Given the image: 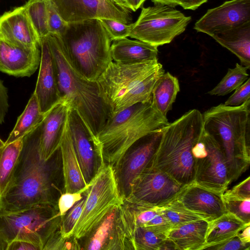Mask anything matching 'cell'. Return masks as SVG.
Instances as JSON below:
<instances>
[{
    "mask_svg": "<svg viewBox=\"0 0 250 250\" xmlns=\"http://www.w3.org/2000/svg\"><path fill=\"white\" fill-rule=\"evenodd\" d=\"M40 124L23 137L22 148L10 180L0 195V214L41 205L58 208L62 193L59 184L62 170L60 149L47 160L41 158Z\"/></svg>",
    "mask_w": 250,
    "mask_h": 250,
    "instance_id": "1",
    "label": "cell"
},
{
    "mask_svg": "<svg viewBox=\"0 0 250 250\" xmlns=\"http://www.w3.org/2000/svg\"><path fill=\"white\" fill-rule=\"evenodd\" d=\"M169 124L151 102L136 104L110 115L94 142L100 163L115 168L136 141Z\"/></svg>",
    "mask_w": 250,
    "mask_h": 250,
    "instance_id": "2",
    "label": "cell"
},
{
    "mask_svg": "<svg viewBox=\"0 0 250 250\" xmlns=\"http://www.w3.org/2000/svg\"><path fill=\"white\" fill-rule=\"evenodd\" d=\"M62 101L77 111L96 138L110 112L100 94L96 81H89L71 65L57 35L46 36Z\"/></svg>",
    "mask_w": 250,
    "mask_h": 250,
    "instance_id": "3",
    "label": "cell"
},
{
    "mask_svg": "<svg viewBox=\"0 0 250 250\" xmlns=\"http://www.w3.org/2000/svg\"><path fill=\"white\" fill-rule=\"evenodd\" d=\"M203 128L217 141L224 152L230 184L250 164V99L240 105L220 104L203 114Z\"/></svg>",
    "mask_w": 250,
    "mask_h": 250,
    "instance_id": "4",
    "label": "cell"
},
{
    "mask_svg": "<svg viewBox=\"0 0 250 250\" xmlns=\"http://www.w3.org/2000/svg\"><path fill=\"white\" fill-rule=\"evenodd\" d=\"M164 73L158 60L135 63L112 62L96 82L111 115L136 104L151 102L153 87Z\"/></svg>",
    "mask_w": 250,
    "mask_h": 250,
    "instance_id": "5",
    "label": "cell"
},
{
    "mask_svg": "<svg viewBox=\"0 0 250 250\" xmlns=\"http://www.w3.org/2000/svg\"><path fill=\"white\" fill-rule=\"evenodd\" d=\"M203 130L200 111L194 109L186 112L163 128L158 146L148 165L165 172L184 186L193 182L192 148Z\"/></svg>",
    "mask_w": 250,
    "mask_h": 250,
    "instance_id": "6",
    "label": "cell"
},
{
    "mask_svg": "<svg viewBox=\"0 0 250 250\" xmlns=\"http://www.w3.org/2000/svg\"><path fill=\"white\" fill-rule=\"evenodd\" d=\"M57 36L71 65L89 81H96L113 61L111 40L97 19L68 23Z\"/></svg>",
    "mask_w": 250,
    "mask_h": 250,
    "instance_id": "7",
    "label": "cell"
},
{
    "mask_svg": "<svg viewBox=\"0 0 250 250\" xmlns=\"http://www.w3.org/2000/svg\"><path fill=\"white\" fill-rule=\"evenodd\" d=\"M61 219L58 208L49 205L0 214V250H7L15 240L31 243L43 250L48 240L60 228Z\"/></svg>",
    "mask_w": 250,
    "mask_h": 250,
    "instance_id": "8",
    "label": "cell"
},
{
    "mask_svg": "<svg viewBox=\"0 0 250 250\" xmlns=\"http://www.w3.org/2000/svg\"><path fill=\"white\" fill-rule=\"evenodd\" d=\"M82 214L71 235L82 240L88 235L114 208L124 203L114 168L109 165H100L90 186Z\"/></svg>",
    "mask_w": 250,
    "mask_h": 250,
    "instance_id": "9",
    "label": "cell"
},
{
    "mask_svg": "<svg viewBox=\"0 0 250 250\" xmlns=\"http://www.w3.org/2000/svg\"><path fill=\"white\" fill-rule=\"evenodd\" d=\"M191 20V17L167 5L142 7L128 37L158 47L183 33Z\"/></svg>",
    "mask_w": 250,
    "mask_h": 250,
    "instance_id": "10",
    "label": "cell"
},
{
    "mask_svg": "<svg viewBox=\"0 0 250 250\" xmlns=\"http://www.w3.org/2000/svg\"><path fill=\"white\" fill-rule=\"evenodd\" d=\"M194 160L193 182L207 189L223 194L230 184L226 160L221 146L204 130L192 148Z\"/></svg>",
    "mask_w": 250,
    "mask_h": 250,
    "instance_id": "11",
    "label": "cell"
},
{
    "mask_svg": "<svg viewBox=\"0 0 250 250\" xmlns=\"http://www.w3.org/2000/svg\"><path fill=\"white\" fill-rule=\"evenodd\" d=\"M185 186L165 172L147 165L124 199L131 202L162 206L176 199Z\"/></svg>",
    "mask_w": 250,
    "mask_h": 250,
    "instance_id": "12",
    "label": "cell"
},
{
    "mask_svg": "<svg viewBox=\"0 0 250 250\" xmlns=\"http://www.w3.org/2000/svg\"><path fill=\"white\" fill-rule=\"evenodd\" d=\"M163 129L150 132L136 141L114 168L124 198L128 195L133 182L152 159L160 143Z\"/></svg>",
    "mask_w": 250,
    "mask_h": 250,
    "instance_id": "13",
    "label": "cell"
},
{
    "mask_svg": "<svg viewBox=\"0 0 250 250\" xmlns=\"http://www.w3.org/2000/svg\"><path fill=\"white\" fill-rule=\"evenodd\" d=\"M67 23L106 18L130 24V9L114 0H47Z\"/></svg>",
    "mask_w": 250,
    "mask_h": 250,
    "instance_id": "14",
    "label": "cell"
},
{
    "mask_svg": "<svg viewBox=\"0 0 250 250\" xmlns=\"http://www.w3.org/2000/svg\"><path fill=\"white\" fill-rule=\"evenodd\" d=\"M82 249L132 250L126 229L122 204L112 209L86 237Z\"/></svg>",
    "mask_w": 250,
    "mask_h": 250,
    "instance_id": "15",
    "label": "cell"
},
{
    "mask_svg": "<svg viewBox=\"0 0 250 250\" xmlns=\"http://www.w3.org/2000/svg\"><path fill=\"white\" fill-rule=\"evenodd\" d=\"M250 21V0H230L208 9L195 23L194 29L212 36L214 34Z\"/></svg>",
    "mask_w": 250,
    "mask_h": 250,
    "instance_id": "16",
    "label": "cell"
},
{
    "mask_svg": "<svg viewBox=\"0 0 250 250\" xmlns=\"http://www.w3.org/2000/svg\"><path fill=\"white\" fill-rule=\"evenodd\" d=\"M67 124L82 173L86 183L88 184L97 171L95 158H98L94 137L75 109H69Z\"/></svg>",
    "mask_w": 250,
    "mask_h": 250,
    "instance_id": "17",
    "label": "cell"
},
{
    "mask_svg": "<svg viewBox=\"0 0 250 250\" xmlns=\"http://www.w3.org/2000/svg\"><path fill=\"white\" fill-rule=\"evenodd\" d=\"M0 40L21 48L40 47L41 41L23 5L14 7L0 16Z\"/></svg>",
    "mask_w": 250,
    "mask_h": 250,
    "instance_id": "18",
    "label": "cell"
},
{
    "mask_svg": "<svg viewBox=\"0 0 250 250\" xmlns=\"http://www.w3.org/2000/svg\"><path fill=\"white\" fill-rule=\"evenodd\" d=\"M222 195L192 182L184 187L177 199L186 208L209 222L227 212Z\"/></svg>",
    "mask_w": 250,
    "mask_h": 250,
    "instance_id": "19",
    "label": "cell"
},
{
    "mask_svg": "<svg viewBox=\"0 0 250 250\" xmlns=\"http://www.w3.org/2000/svg\"><path fill=\"white\" fill-rule=\"evenodd\" d=\"M41 59L35 93L42 112L46 114L62 101L56 80L53 59L46 37L41 40Z\"/></svg>",
    "mask_w": 250,
    "mask_h": 250,
    "instance_id": "20",
    "label": "cell"
},
{
    "mask_svg": "<svg viewBox=\"0 0 250 250\" xmlns=\"http://www.w3.org/2000/svg\"><path fill=\"white\" fill-rule=\"evenodd\" d=\"M39 47L24 48L0 40V71L17 77H30L40 66Z\"/></svg>",
    "mask_w": 250,
    "mask_h": 250,
    "instance_id": "21",
    "label": "cell"
},
{
    "mask_svg": "<svg viewBox=\"0 0 250 250\" xmlns=\"http://www.w3.org/2000/svg\"><path fill=\"white\" fill-rule=\"evenodd\" d=\"M163 209V206H152L124 200L122 210L129 240L130 232L137 227L146 228L167 234L172 226L165 216Z\"/></svg>",
    "mask_w": 250,
    "mask_h": 250,
    "instance_id": "22",
    "label": "cell"
},
{
    "mask_svg": "<svg viewBox=\"0 0 250 250\" xmlns=\"http://www.w3.org/2000/svg\"><path fill=\"white\" fill-rule=\"evenodd\" d=\"M69 107L63 101L54 105L41 123L40 154L47 160L59 148L66 125Z\"/></svg>",
    "mask_w": 250,
    "mask_h": 250,
    "instance_id": "23",
    "label": "cell"
},
{
    "mask_svg": "<svg viewBox=\"0 0 250 250\" xmlns=\"http://www.w3.org/2000/svg\"><path fill=\"white\" fill-rule=\"evenodd\" d=\"M64 182V192H77L86 183L77 158L68 126L67 121L59 146Z\"/></svg>",
    "mask_w": 250,
    "mask_h": 250,
    "instance_id": "24",
    "label": "cell"
},
{
    "mask_svg": "<svg viewBox=\"0 0 250 250\" xmlns=\"http://www.w3.org/2000/svg\"><path fill=\"white\" fill-rule=\"evenodd\" d=\"M158 47L126 38L113 41L110 46L112 60L116 62L135 63L158 60Z\"/></svg>",
    "mask_w": 250,
    "mask_h": 250,
    "instance_id": "25",
    "label": "cell"
},
{
    "mask_svg": "<svg viewBox=\"0 0 250 250\" xmlns=\"http://www.w3.org/2000/svg\"><path fill=\"white\" fill-rule=\"evenodd\" d=\"M211 37L235 55L241 65L250 68V21L217 32Z\"/></svg>",
    "mask_w": 250,
    "mask_h": 250,
    "instance_id": "26",
    "label": "cell"
},
{
    "mask_svg": "<svg viewBox=\"0 0 250 250\" xmlns=\"http://www.w3.org/2000/svg\"><path fill=\"white\" fill-rule=\"evenodd\" d=\"M208 226L207 221L201 219L172 227L167 238L174 243L177 250H202Z\"/></svg>",
    "mask_w": 250,
    "mask_h": 250,
    "instance_id": "27",
    "label": "cell"
},
{
    "mask_svg": "<svg viewBox=\"0 0 250 250\" xmlns=\"http://www.w3.org/2000/svg\"><path fill=\"white\" fill-rule=\"evenodd\" d=\"M236 216L229 212H226L208 222L205 244L202 250L206 247L219 243L236 235L247 226Z\"/></svg>",
    "mask_w": 250,
    "mask_h": 250,
    "instance_id": "28",
    "label": "cell"
},
{
    "mask_svg": "<svg viewBox=\"0 0 250 250\" xmlns=\"http://www.w3.org/2000/svg\"><path fill=\"white\" fill-rule=\"evenodd\" d=\"M178 79L169 72L164 73L156 81L151 95V104L165 117L171 110L180 91Z\"/></svg>",
    "mask_w": 250,
    "mask_h": 250,
    "instance_id": "29",
    "label": "cell"
},
{
    "mask_svg": "<svg viewBox=\"0 0 250 250\" xmlns=\"http://www.w3.org/2000/svg\"><path fill=\"white\" fill-rule=\"evenodd\" d=\"M45 115L42 112L37 98L33 93L25 109L18 117L15 127L5 144H9L23 137L40 124L44 119Z\"/></svg>",
    "mask_w": 250,
    "mask_h": 250,
    "instance_id": "30",
    "label": "cell"
},
{
    "mask_svg": "<svg viewBox=\"0 0 250 250\" xmlns=\"http://www.w3.org/2000/svg\"><path fill=\"white\" fill-rule=\"evenodd\" d=\"M23 137L0 149V195L9 183L22 146Z\"/></svg>",
    "mask_w": 250,
    "mask_h": 250,
    "instance_id": "31",
    "label": "cell"
},
{
    "mask_svg": "<svg viewBox=\"0 0 250 250\" xmlns=\"http://www.w3.org/2000/svg\"><path fill=\"white\" fill-rule=\"evenodd\" d=\"M167 235L154 229L137 227L130 232V242L133 250H160Z\"/></svg>",
    "mask_w": 250,
    "mask_h": 250,
    "instance_id": "32",
    "label": "cell"
},
{
    "mask_svg": "<svg viewBox=\"0 0 250 250\" xmlns=\"http://www.w3.org/2000/svg\"><path fill=\"white\" fill-rule=\"evenodd\" d=\"M250 68L236 63L233 68H229L221 81L208 94L210 95L225 96L235 90L249 77Z\"/></svg>",
    "mask_w": 250,
    "mask_h": 250,
    "instance_id": "33",
    "label": "cell"
},
{
    "mask_svg": "<svg viewBox=\"0 0 250 250\" xmlns=\"http://www.w3.org/2000/svg\"><path fill=\"white\" fill-rule=\"evenodd\" d=\"M29 20L40 41L49 34L46 0H28L23 5Z\"/></svg>",
    "mask_w": 250,
    "mask_h": 250,
    "instance_id": "34",
    "label": "cell"
},
{
    "mask_svg": "<svg viewBox=\"0 0 250 250\" xmlns=\"http://www.w3.org/2000/svg\"><path fill=\"white\" fill-rule=\"evenodd\" d=\"M163 212L172 227L203 219L186 208L177 198L164 205Z\"/></svg>",
    "mask_w": 250,
    "mask_h": 250,
    "instance_id": "35",
    "label": "cell"
},
{
    "mask_svg": "<svg viewBox=\"0 0 250 250\" xmlns=\"http://www.w3.org/2000/svg\"><path fill=\"white\" fill-rule=\"evenodd\" d=\"M222 199L227 212L233 214L241 221L250 224V198H242L224 192Z\"/></svg>",
    "mask_w": 250,
    "mask_h": 250,
    "instance_id": "36",
    "label": "cell"
},
{
    "mask_svg": "<svg viewBox=\"0 0 250 250\" xmlns=\"http://www.w3.org/2000/svg\"><path fill=\"white\" fill-rule=\"evenodd\" d=\"M86 195L85 191L83 198L76 203L61 219L60 231L63 237L69 238L72 236V230L82 214Z\"/></svg>",
    "mask_w": 250,
    "mask_h": 250,
    "instance_id": "37",
    "label": "cell"
},
{
    "mask_svg": "<svg viewBox=\"0 0 250 250\" xmlns=\"http://www.w3.org/2000/svg\"><path fill=\"white\" fill-rule=\"evenodd\" d=\"M98 20L105 29L111 41L128 37L132 23L127 24L118 20L106 18Z\"/></svg>",
    "mask_w": 250,
    "mask_h": 250,
    "instance_id": "38",
    "label": "cell"
},
{
    "mask_svg": "<svg viewBox=\"0 0 250 250\" xmlns=\"http://www.w3.org/2000/svg\"><path fill=\"white\" fill-rule=\"evenodd\" d=\"M90 183L82 189L75 192H64L60 196L58 201V208L61 218L66 212L84 195L85 191L88 188Z\"/></svg>",
    "mask_w": 250,
    "mask_h": 250,
    "instance_id": "39",
    "label": "cell"
},
{
    "mask_svg": "<svg viewBox=\"0 0 250 250\" xmlns=\"http://www.w3.org/2000/svg\"><path fill=\"white\" fill-rule=\"evenodd\" d=\"M46 0L47 24L49 34L60 35L66 28L68 23L60 16L51 3Z\"/></svg>",
    "mask_w": 250,
    "mask_h": 250,
    "instance_id": "40",
    "label": "cell"
},
{
    "mask_svg": "<svg viewBox=\"0 0 250 250\" xmlns=\"http://www.w3.org/2000/svg\"><path fill=\"white\" fill-rule=\"evenodd\" d=\"M249 99H250V78L235 89V92L228 98L224 104L227 106H239Z\"/></svg>",
    "mask_w": 250,
    "mask_h": 250,
    "instance_id": "41",
    "label": "cell"
},
{
    "mask_svg": "<svg viewBox=\"0 0 250 250\" xmlns=\"http://www.w3.org/2000/svg\"><path fill=\"white\" fill-rule=\"evenodd\" d=\"M250 245L243 242L236 235L219 243L208 246L204 250H250Z\"/></svg>",
    "mask_w": 250,
    "mask_h": 250,
    "instance_id": "42",
    "label": "cell"
},
{
    "mask_svg": "<svg viewBox=\"0 0 250 250\" xmlns=\"http://www.w3.org/2000/svg\"><path fill=\"white\" fill-rule=\"evenodd\" d=\"M226 193L242 198H250V177H248L231 189H227Z\"/></svg>",
    "mask_w": 250,
    "mask_h": 250,
    "instance_id": "43",
    "label": "cell"
},
{
    "mask_svg": "<svg viewBox=\"0 0 250 250\" xmlns=\"http://www.w3.org/2000/svg\"><path fill=\"white\" fill-rule=\"evenodd\" d=\"M9 107L7 89L0 80V125L4 121Z\"/></svg>",
    "mask_w": 250,
    "mask_h": 250,
    "instance_id": "44",
    "label": "cell"
},
{
    "mask_svg": "<svg viewBox=\"0 0 250 250\" xmlns=\"http://www.w3.org/2000/svg\"><path fill=\"white\" fill-rule=\"evenodd\" d=\"M7 250H40L31 243L22 240H15L8 246Z\"/></svg>",
    "mask_w": 250,
    "mask_h": 250,
    "instance_id": "45",
    "label": "cell"
},
{
    "mask_svg": "<svg viewBox=\"0 0 250 250\" xmlns=\"http://www.w3.org/2000/svg\"><path fill=\"white\" fill-rule=\"evenodd\" d=\"M208 0H180V4L184 9L194 10Z\"/></svg>",
    "mask_w": 250,
    "mask_h": 250,
    "instance_id": "46",
    "label": "cell"
},
{
    "mask_svg": "<svg viewBox=\"0 0 250 250\" xmlns=\"http://www.w3.org/2000/svg\"><path fill=\"white\" fill-rule=\"evenodd\" d=\"M237 235L243 242L250 245V225L243 229Z\"/></svg>",
    "mask_w": 250,
    "mask_h": 250,
    "instance_id": "47",
    "label": "cell"
},
{
    "mask_svg": "<svg viewBox=\"0 0 250 250\" xmlns=\"http://www.w3.org/2000/svg\"><path fill=\"white\" fill-rule=\"evenodd\" d=\"M151 1L155 5H167L173 8L180 4V0H151Z\"/></svg>",
    "mask_w": 250,
    "mask_h": 250,
    "instance_id": "48",
    "label": "cell"
},
{
    "mask_svg": "<svg viewBox=\"0 0 250 250\" xmlns=\"http://www.w3.org/2000/svg\"><path fill=\"white\" fill-rule=\"evenodd\" d=\"M146 0H126L130 10L135 12L140 8Z\"/></svg>",
    "mask_w": 250,
    "mask_h": 250,
    "instance_id": "49",
    "label": "cell"
},
{
    "mask_svg": "<svg viewBox=\"0 0 250 250\" xmlns=\"http://www.w3.org/2000/svg\"><path fill=\"white\" fill-rule=\"evenodd\" d=\"M117 3H118L119 5L123 6L125 8H128V6L127 4L126 0H114Z\"/></svg>",
    "mask_w": 250,
    "mask_h": 250,
    "instance_id": "50",
    "label": "cell"
},
{
    "mask_svg": "<svg viewBox=\"0 0 250 250\" xmlns=\"http://www.w3.org/2000/svg\"><path fill=\"white\" fill-rule=\"evenodd\" d=\"M5 145V142H3L0 139V149H1L2 147H3Z\"/></svg>",
    "mask_w": 250,
    "mask_h": 250,
    "instance_id": "51",
    "label": "cell"
}]
</instances>
